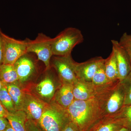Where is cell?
<instances>
[{"label": "cell", "mask_w": 131, "mask_h": 131, "mask_svg": "<svg viewBox=\"0 0 131 131\" xmlns=\"http://www.w3.org/2000/svg\"><path fill=\"white\" fill-rule=\"evenodd\" d=\"M119 82L105 87L93 98L86 100H74L67 108L71 121L81 131H88L94 125L106 116L105 105L110 92Z\"/></svg>", "instance_id": "obj_1"}, {"label": "cell", "mask_w": 131, "mask_h": 131, "mask_svg": "<svg viewBox=\"0 0 131 131\" xmlns=\"http://www.w3.org/2000/svg\"><path fill=\"white\" fill-rule=\"evenodd\" d=\"M62 84L56 71L50 67L45 69L38 82L28 84L25 88L49 103L52 101L56 92Z\"/></svg>", "instance_id": "obj_2"}, {"label": "cell", "mask_w": 131, "mask_h": 131, "mask_svg": "<svg viewBox=\"0 0 131 131\" xmlns=\"http://www.w3.org/2000/svg\"><path fill=\"white\" fill-rule=\"evenodd\" d=\"M71 121L67 109L52 101L47 103L38 123L43 131H63Z\"/></svg>", "instance_id": "obj_3"}, {"label": "cell", "mask_w": 131, "mask_h": 131, "mask_svg": "<svg viewBox=\"0 0 131 131\" xmlns=\"http://www.w3.org/2000/svg\"><path fill=\"white\" fill-rule=\"evenodd\" d=\"M84 41L81 31L78 28L69 27L52 38V51L53 56H64L71 54L73 49Z\"/></svg>", "instance_id": "obj_4"}, {"label": "cell", "mask_w": 131, "mask_h": 131, "mask_svg": "<svg viewBox=\"0 0 131 131\" xmlns=\"http://www.w3.org/2000/svg\"><path fill=\"white\" fill-rule=\"evenodd\" d=\"M27 52H31L37 57L38 60L44 64L45 69L50 66V61L53 56L52 51V38L42 32L39 33L34 40L25 39Z\"/></svg>", "instance_id": "obj_5"}, {"label": "cell", "mask_w": 131, "mask_h": 131, "mask_svg": "<svg viewBox=\"0 0 131 131\" xmlns=\"http://www.w3.org/2000/svg\"><path fill=\"white\" fill-rule=\"evenodd\" d=\"M75 62L71 54L52 57L50 66L56 71L62 84H73L78 80L75 73Z\"/></svg>", "instance_id": "obj_6"}, {"label": "cell", "mask_w": 131, "mask_h": 131, "mask_svg": "<svg viewBox=\"0 0 131 131\" xmlns=\"http://www.w3.org/2000/svg\"><path fill=\"white\" fill-rule=\"evenodd\" d=\"M33 54L26 52L14 64L18 77V81L24 88L38 74L37 62Z\"/></svg>", "instance_id": "obj_7"}, {"label": "cell", "mask_w": 131, "mask_h": 131, "mask_svg": "<svg viewBox=\"0 0 131 131\" xmlns=\"http://www.w3.org/2000/svg\"><path fill=\"white\" fill-rule=\"evenodd\" d=\"M4 53L3 64H14L18 59L27 52L25 39L19 40L3 33Z\"/></svg>", "instance_id": "obj_8"}, {"label": "cell", "mask_w": 131, "mask_h": 131, "mask_svg": "<svg viewBox=\"0 0 131 131\" xmlns=\"http://www.w3.org/2000/svg\"><path fill=\"white\" fill-rule=\"evenodd\" d=\"M47 104L25 89L21 110L25 113L27 119L33 120L38 122Z\"/></svg>", "instance_id": "obj_9"}, {"label": "cell", "mask_w": 131, "mask_h": 131, "mask_svg": "<svg viewBox=\"0 0 131 131\" xmlns=\"http://www.w3.org/2000/svg\"><path fill=\"white\" fill-rule=\"evenodd\" d=\"M105 61V59L102 57H97L83 62H75V71L78 80L92 82L94 75Z\"/></svg>", "instance_id": "obj_10"}, {"label": "cell", "mask_w": 131, "mask_h": 131, "mask_svg": "<svg viewBox=\"0 0 131 131\" xmlns=\"http://www.w3.org/2000/svg\"><path fill=\"white\" fill-rule=\"evenodd\" d=\"M109 84L100 86L94 85L92 82L78 80L73 84L75 100H86L93 98Z\"/></svg>", "instance_id": "obj_11"}, {"label": "cell", "mask_w": 131, "mask_h": 131, "mask_svg": "<svg viewBox=\"0 0 131 131\" xmlns=\"http://www.w3.org/2000/svg\"><path fill=\"white\" fill-rule=\"evenodd\" d=\"M111 42L117 59L119 81L122 82L131 72L130 60L128 54L119 44L118 41L112 40Z\"/></svg>", "instance_id": "obj_12"}, {"label": "cell", "mask_w": 131, "mask_h": 131, "mask_svg": "<svg viewBox=\"0 0 131 131\" xmlns=\"http://www.w3.org/2000/svg\"><path fill=\"white\" fill-rule=\"evenodd\" d=\"M125 95L124 87L119 82L114 87L108 96L106 102V115L115 114L122 107Z\"/></svg>", "instance_id": "obj_13"}, {"label": "cell", "mask_w": 131, "mask_h": 131, "mask_svg": "<svg viewBox=\"0 0 131 131\" xmlns=\"http://www.w3.org/2000/svg\"><path fill=\"white\" fill-rule=\"evenodd\" d=\"M73 84H62L57 90L52 101L67 109L74 100Z\"/></svg>", "instance_id": "obj_14"}, {"label": "cell", "mask_w": 131, "mask_h": 131, "mask_svg": "<svg viewBox=\"0 0 131 131\" xmlns=\"http://www.w3.org/2000/svg\"><path fill=\"white\" fill-rule=\"evenodd\" d=\"M123 127L122 121L113 115L103 117L88 131H118Z\"/></svg>", "instance_id": "obj_15"}, {"label": "cell", "mask_w": 131, "mask_h": 131, "mask_svg": "<svg viewBox=\"0 0 131 131\" xmlns=\"http://www.w3.org/2000/svg\"><path fill=\"white\" fill-rule=\"evenodd\" d=\"M12 97L16 110H22L25 89L18 81L5 84Z\"/></svg>", "instance_id": "obj_16"}, {"label": "cell", "mask_w": 131, "mask_h": 131, "mask_svg": "<svg viewBox=\"0 0 131 131\" xmlns=\"http://www.w3.org/2000/svg\"><path fill=\"white\" fill-rule=\"evenodd\" d=\"M104 66L106 75L109 81H119L117 59L113 49L109 57L105 59Z\"/></svg>", "instance_id": "obj_17"}, {"label": "cell", "mask_w": 131, "mask_h": 131, "mask_svg": "<svg viewBox=\"0 0 131 131\" xmlns=\"http://www.w3.org/2000/svg\"><path fill=\"white\" fill-rule=\"evenodd\" d=\"M7 119L15 131H27L26 122V115L22 110H17L13 113H9Z\"/></svg>", "instance_id": "obj_18"}, {"label": "cell", "mask_w": 131, "mask_h": 131, "mask_svg": "<svg viewBox=\"0 0 131 131\" xmlns=\"http://www.w3.org/2000/svg\"><path fill=\"white\" fill-rule=\"evenodd\" d=\"M18 80V74L14 64H3L0 66V81L3 84L13 83Z\"/></svg>", "instance_id": "obj_19"}, {"label": "cell", "mask_w": 131, "mask_h": 131, "mask_svg": "<svg viewBox=\"0 0 131 131\" xmlns=\"http://www.w3.org/2000/svg\"><path fill=\"white\" fill-rule=\"evenodd\" d=\"M0 102L9 113H14L17 111L6 87L3 83L0 90Z\"/></svg>", "instance_id": "obj_20"}, {"label": "cell", "mask_w": 131, "mask_h": 131, "mask_svg": "<svg viewBox=\"0 0 131 131\" xmlns=\"http://www.w3.org/2000/svg\"><path fill=\"white\" fill-rule=\"evenodd\" d=\"M104 62H105L99 66L92 79V83L95 86H105L113 83L109 81L107 77Z\"/></svg>", "instance_id": "obj_21"}, {"label": "cell", "mask_w": 131, "mask_h": 131, "mask_svg": "<svg viewBox=\"0 0 131 131\" xmlns=\"http://www.w3.org/2000/svg\"><path fill=\"white\" fill-rule=\"evenodd\" d=\"M114 115L115 117L122 121L124 127L131 130V105L123 106Z\"/></svg>", "instance_id": "obj_22"}, {"label": "cell", "mask_w": 131, "mask_h": 131, "mask_svg": "<svg viewBox=\"0 0 131 131\" xmlns=\"http://www.w3.org/2000/svg\"><path fill=\"white\" fill-rule=\"evenodd\" d=\"M121 83L125 91L124 105H131V72Z\"/></svg>", "instance_id": "obj_23"}, {"label": "cell", "mask_w": 131, "mask_h": 131, "mask_svg": "<svg viewBox=\"0 0 131 131\" xmlns=\"http://www.w3.org/2000/svg\"><path fill=\"white\" fill-rule=\"evenodd\" d=\"M118 42L128 54L131 63V35L128 34L126 32L124 33Z\"/></svg>", "instance_id": "obj_24"}, {"label": "cell", "mask_w": 131, "mask_h": 131, "mask_svg": "<svg viewBox=\"0 0 131 131\" xmlns=\"http://www.w3.org/2000/svg\"><path fill=\"white\" fill-rule=\"evenodd\" d=\"M25 126L27 131H43L38 122L33 120L27 119Z\"/></svg>", "instance_id": "obj_25"}, {"label": "cell", "mask_w": 131, "mask_h": 131, "mask_svg": "<svg viewBox=\"0 0 131 131\" xmlns=\"http://www.w3.org/2000/svg\"><path fill=\"white\" fill-rule=\"evenodd\" d=\"M3 33L0 28V66L3 64V53H4V42Z\"/></svg>", "instance_id": "obj_26"}, {"label": "cell", "mask_w": 131, "mask_h": 131, "mask_svg": "<svg viewBox=\"0 0 131 131\" xmlns=\"http://www.w3.org/2000/svg\"><path fill=\"white\" fill-rule=\"evenodd\" d=\"M63 131H81L77 125L73 121L69 122L64 129Z\"/></svg>", "instance_id": "obj_27"}, {"label": "cell", "mask_w": 131, "mask_h": 131, "mask_svg": "<svg viewBox=\"0 0 131 131\" xmlns=\"http://www.w3.org/2000/svg\"><path fill=\"white\" fill-rule=\"evenodd\" d=\"M10 123L7 118L0 117V131H4L9 125Z\"/></svg>", "instance_id": "obj_28"}, {"label": "cell", "mask_w": 131, "mask_h": 131, "mask_svg": "<svg viewBox=\"0 0 131 131\" xmlns=\"http://www.w3.org/2000/svg\"><path fill=\"white\" fill-rule=\"evenodd\" d=\"M9 113L0 102V117L7 118Z\"/></svg>", "instance_id": "obj_29"}, {"label": "cell", "mask_w": 131, "mask_h": 131, "mask_svg": "<svg viewBox=\"0 0 131 131\" xmlns=\"http://www.w3.org/2000/svg\"><path fill=\"white\" fill-rule=\"evenodd\" d=\"M4 131H15L14 129H13V127L10 124L8 126L7 128H6Z\"/></svg>", "instance_id": "obj_30"}, {"label": "cell", "mask_w": 131, "mask_h": 131, "mask_svg": "<svg viewBox=\"0 0 131 131\" xmlns=\"http://www.w3.org/2000/svg\"><path fill=\"white\" fill-rule=\"evenodd\" d=\"M118 131H131V130L126 127H123Z\"/></svg>", "instance_id": "obj_31"}, {"label": "cell", "mask_w": 131, "mask_h": 131, "mask_svg": "<svg viewBox=\"0 0 131 131\" xmlns=\"http://www.w3.org/2000/svg\"><path fill=\"white\" fill-rule=\"evenodd\" d=\"M2 83L0 81V90H1V89L2 87Z\"/></svg>", "instance_id": "obj_32"}]
</instances>
